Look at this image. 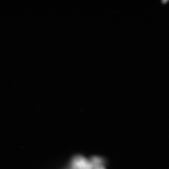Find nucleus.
I'll return each instance as SVG.
<instances>
[{
  "label": "nucleus",
  "mask_w": 169,
  "mask_h": 169,
  "mask_svg": "<svg viewBox=\"0 0 169 169\" xmlns=\"http://www.w3.org/2000/svg\"><path fill=\"white\" fill-rule=\"evenodd\" d=\"M168 1V0H163L162 1V2L163 3L165 4Z\"/></svg>",
  "instance_id": "nucleus-1"
}]
</instances>
